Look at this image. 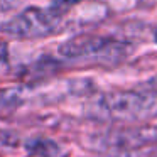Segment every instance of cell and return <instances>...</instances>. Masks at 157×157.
<instances>
[{
	"instance_id": "cell-1",
	"label": "cell",
	"mask_w": 157,
	"mask_h": 157,
	"mask_svg": "<svg viewBox=\"0 0 157 157\" xmlns=\"http://www.w3.org/2000/svg\"><path fill=\"white\" fill-rule=\"evenodd\" d=\"M88 115L106 122H147L157 117V91L142 88L105 93L91 103Z\"/></svg>"
},
{
	"instance_id": "cell-2",
	"label": "cell",
	"mask_w": 157,
	"mask_h": 157,
	"mask_svg": "<svg viewBox=\"0 0 157 157\" xmlns=\"http://www.w3.org/2000/svg\"><path fill=\"white\" fill-rule=\"evenodd\" d=\"M157 147V130L127 128L110 130L91 140V149L110 157H150Z\"/></svg>"
},
{
	"instance_id": "cell-3",
	"label": "cell",
	"mask_w": 157,
	"mask_h": 157,
	"mask_svg": "<svg viewBox=\"0 0 157 157\" xmlns=\"http://www.w3.org/2000/svg\"><path fill=\"white\" fill-rule=\"evenodd\" d=\"M63 14L51 7L29 5L17 15L2 25V31L7 36L17 39H37L49 36L59 27Z\"/></svg>"
},
{
	"instance_id": "cell-4",
	"label": "cell",
	"mask_w": 157,
	"mask_h": 157,
	"mask_svg": "<svg viewBox=\"0 0 157 157\" xmlns=\"http://www.w3.org/2000/svg\"><path fill=\"white\" fill-rule=\"evenodd\" d=\"M125 42L100 34H78L59 46V56L66 59H120L127 54Z\"/></svg>"
},
{
	"instance_id": "cell-5",
	"label": "cell",
	"mask_w": 157,
	"mask_h": 157,
	"mask_svg": "<svg viewBox=\"0 0 157 157\" xmlns=\"http://www.w3.org/2000/svg\"><path fill=\"white\" fill-rule=\"evenodd\" d=\"M24 149L31 157H61L63 149L56 140L48 137H31L24 142Z\"/></svg>"
},
{
	"instance_id": "cell-6",
	"label": "cell",
	"mask_w": 157,
	"mask_h": 157,
	"mask_svg": "<svg viewBox=\"0 0 157 157\" xmlns=\"http://www.w3.org/2000/svg\"><path fill=\"white\" fill-rule=\"evenodd\" d=\"M79 2H83V0H51L49 7L54 9L56 12H59V14L64 15L66 12L69 10V9L75 7V5H78Z\"/></svg>"
},
{
	"instance_id": "cell-7",
	"label": "cell",
	"mask_w": 157,
	"mask_h": 157,
	"mask_svg": "<svg viewBox=\"0 0 157 157\" xmlns=\"http://www.w3.org/2000/svg\"><path fill=\"white\" fill-rule=\"evenodd\" d=\"M15 142V137L12 132H5V130H0V144H14Z\"/></svg>"
},
{
	"instance_id": "cell-8",
	"label": "cell",
	"mask_w": 157,
	"mask_h": 157,
	"mask_svg": "<svg viewBox=\"0 0 157 157\" xmlns=\"http://www.w3.org/2000/svg\"><path fill=\"white\" fill-rule=\"evenodd\" d=\"M9 61V49L5 44H0V68L5 66Z\"/></svg>"
},
{
	"instance_id": "cell-9",
	"label": "cell",
	"mask_w": 157,
	"mask_h": 157,
	"mask_svg": "<svg viewBox=\"0 0 157 157\" xmlns=\"http://www.w3.org/2000/svg\"><path fill=\"white\" fill-rule=\"evenodd\" d=\"M144 88H149V90H155L157 91V76H154V78H150L149 81L145 83V86Z\"/></svg>"
},
{
	"instance_id": "cell-10",
	"label": "cell",
	"mask_w": 157,
	"mask_h": 157,
	"mask_svg": "<svg viewBox=\"0 0 157 157\" xmlns=\"http://www.w3.org/2000/svg\"><path fill=\"white\" fill-rule=\"evenodd\" d=\"M155 44H157V29H155Z\"/></svg>"
}]
</instances>
